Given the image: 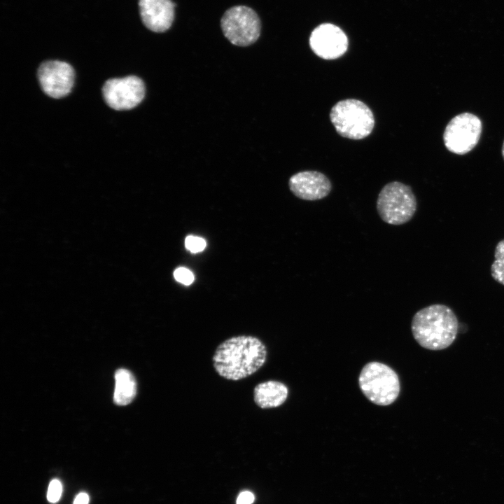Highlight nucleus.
<instances>
[{"instance_id": "2", "label": "nucleus", "mask_w": 504, "mask_h": 504, "mask_svg": "<svg viewBox=\"0 0 504 504\" xmlns=\"http://www.w3.org/2000/svg\"><path fill=\"white\" fill-rule=\"evenodd\" d=\"M412 335L423 348L440 351L454 342L458 321L453 310L447 305L434 304L419 310L411 323Z\"/></svg>"}, {"instance_id": "9", "label": "nucleus", "mask_w": 504, "mask_h": 504, "mask_svg": "<svg viewBox=\"0 0 504 504\" xmlns=\"http://www.w3.org/2000/svg\"><path fill=\"white\" fill-rule=\"evenodd\" d=\"M37 74L43 91L50 97L62 98L71 91L74 83V71L65 62H44L40 65Z\"/></svg>"}, {"instance_id": "1", "label": "nucleus", "mask_w": 504, "mask_h": 504, "mask_svg": "<svg viewBox=\"0 0 504 504\" xmlns=\"http://www.w3.org/2000/svg\"><path fill=\"white\" fill-rule=\"evenodd\" d=\"M267 356V348L259 338L234 336L217 346L212 358L213 367L220 377L239 381L258 371L265 363Z\"/></svg>"}, {"instance_id": "11", "label": "nucleus", "mask_w": 504, "mask_h": 504, "mask_svg": "<svg viewBox=\"0 0 504 504\" xmlns=\"http://www.w3.org/2000/svg\"><path fill=\"white\" fill-rule=\"evenodd\" d=\"M290 191L297 197L307 201L321 200L331 191L329 178L316 171H304L293 175L288 182Z\"/></svg>"}, {"instance_id": "16", "label": "nucleus", "mask_w": 504, "mask_h": 504, "mask_svg": "<svg viewBox=\"0 0 504 504\" xmlns=\"http://www.w3.org/2000/svg\"><path fill=\"white\" fill-rule=\"evenodd\" d=\"M62 493V484L57 479L51 480L49 484L47 499L51 503H56L61 498Z\"/></svg>"}, {"instance_id": "17", "label": "nucleus", "mask_w": 504, "mask_h": 504, "mask_svg": "<svg viewBox=\"0 0 504 504\" xmlns=\"http://www.w3.org/2000/svg\"><path fill=\"white\" fill-rule=\"evenodd\" d=\"M186 248L192 253L202 251L206 247L205 240L200 237L188 235L185 240Z\"/></svg>"}, {"instance_id": "20", "label": "nucleus", "mask_w": 504, "mask_h": 504, "mask_svg": "<svg viewBox=\"0 0 504 504\" xmlns=\"http://www.w3.org/2000/svg\"><path fill=\"white\" fill-rule=\"evenodd\" d=\"M89 496L85 492L79 493L74 498L73 504H88Z\"/></svg>"}, {"instance_id": "4", "label": "nucleus", "mask_w": 504, "mask_h": 504, "mask_svg": "<svg viewBox=\"0 0 504 504\" xmlns=\"http://www.w3.org/2000/svg\"><path fill=\"white\" fill-rule=\"evenodd\" d=\"M363 395L372 403L386 406L398 398L400 385L397 373L388 365L372 361L362 368L358 378Z\"/></svg>"}, {"instance_id": "12", "label": "nucleus", "mask_w": 504, "mask_h": 504, "mask_svg": "<svg viewBox=\"0 0 504 504\" xmlns=\"http://www.w3.org/2000/svg\"><path fill=\"white\" fill-rule=\"evenodd\" d=\"M139 6L141 20L148 29L160 33L171 27L175 7L172 0H139Z\"/></svg>"}, {"instance_id": "10", "label": "nucleus", "mask_w": 504, "mask_h": 504, "mask_svg": "<svg viewBox=\"0 0 504 504\" xmlns=\"http://www.w3.org/2000/svg\"><path fill=\"white\" fill-rule=\"evenodd\" d=\"M309 46L312 51L325 59H335L342 56L348 48V39L338 27L322 24L312 32Z\"/></svg>"}, {"instance_id": "14", "label": "nucleus", "mask_w": 504, "mask_h": 504, "mask_svg": "<svg viewBox=\"0 0 504 504\" xmlns=\"http://www.w3.org/2000/svg\"><path fill=\"white\" fill-rule=\"evenodd\" d=\"M137 392V384L134 374L128 370L120 368L115 373L113 401L118 405H126L132 402Z\"/></svg>"}, {"instance_id": "13", "label": "nucleus", "mask_w": 504, "mask_h": 504, "mask_svg": "<svg viewBox=\"0 0 504 504\" xmlns=\"http://www.w3.org/2000/svg\"><path fill=\"white\" fill-rule=\"evenodd\" d=\"M288 395L286 385L276 380L260 382L253 389V400L261 409L279 407L286 400Z\"/></svg>"}, {"instance_id": "21", "label": "nucleus", "mask_w": 504, "mask_h": 504, "mask_svg": "<svg viewBox=\"0 0 504 504\" xmlns=\"http://www.w3.org/2000/svg\"><path fill=\"white\" fill-rule=\"evenodd\" d=\"M502 155H503V158L504 159V141H503V147H502Z\"/></svg>"}, {"instance_id": "19", "label": "nucleus", "mask_w": 504, "mask_h": 504, "mask_svg": "<svg viewBox=\"0 0 504 504\" xmlns=\"http://www.w3.org/2000/svg\"><path fill=\"white\" fill-rule=\"evenodd\" d=\"M254 495L248 491L239 493L237 499V504H251L254 501Z\"/></svg>"}, {"instance_id": "7", "label": "nucleus", "mask_w": 504, "mask_h": 504, "mask_svg": "<svg viewBox=\"0 0 504 504\" xmlns=\"http://www.w3.org/2000/svg\"><path fill=\"white\" fill-rule=\"evenodd\" d=\"M482 130L481 120L470 113L454 116L447 125L443 141L445 147L451 153L464 155L477 144Z\"/></svg>"}, {"instance_id": "3", "label": "nucleus", "mask_w": 504, "mask_h": 504, "mask_svg": "<svg viewBox=\"0 0 504 504\" xmlns=\"http://www.w3.org/2000/svg\"><path fill=\"white\" fill-rule=\"evenodd\" d=\"M330 119L340 136L354 140L369 136L374 126L371 109L364 102L355 99L336 103L330 110Z\"/></svg>"}, {"instance_id": "6", "label": "nucleus", "mask_w": 504, "mask_h": 504, "mask_svg": "<svg viewBox=\"0 0 504 504\" xmlns=\"http://www.w3.org/2000/svg\"><path fill=\"white\" fill-rule=\"evenodd\" d=\"M220 27L225 38L238 46H248L255 43L261 30L258 14L246 6H235L227 9L221 18Z\"/></svg>"}, {"instance_id": "15", "label": "nucleus", "mask_w": 504, "mask_h": 504, "mask_svg": "<svg viewBox=\"0 0 504 504\" xmlns=\"http://www.w3.org/2000/svg\"><path fill=\"white\" fill-rule=\"evenodd\" d=\"M494 258L491 266V276L496 281L504 285V239L497 244Z\"/></svg>"}, {"instance_id": "8", "label": "nucleus", "mask_w": 504, "mask_h": 504, "mask_svg": "<svg viewBox=\"0 0 504 504\" xmlns=\"http://www.w3.org/2000/svg\"><path fill=\"white\" fill-rule=\"evenodd\" d=\"M102 93L108 106L118 111L129 110L136 106L145 95V85L137 76L111 78L106 81Z\"/></svg>"}, {"instance_id": "5", "label": "nucleus", "mask_w": 504, "mask_h": 504, "mask_svg": "<svg viewBox=\"0 0 504 504\" xmlns=\"http://www.w3.org/2000/svg\"><path fill=\"white\" fill-rule=\"evenodd\" d=\"M417 202L410 186L399 181L386 184L377 200V211L381 219L393 225L409 222L416 211Z\"/></svg>"}, {"instance_id": "18", "label": "nucleus", "mask_w": 504, "mask_h": 504, "mask_svg": "<svg viewBox=\"0 0 504 504\" xmlns=\"http://www.w3.org/2000/svg\"><path fill=\"white\" fill-rule=\"evenodd\" d=\"M174 276L177 281L184 285H190L194 280L192 272L186 267H178L176 269L174 272Z\"/></svg>"}]
</instances>
